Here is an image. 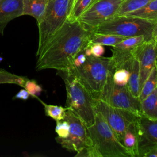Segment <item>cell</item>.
<instances>
[{
  "label": "cell",
  "mask_w": 157,
  "mask_h": 157,
  "mask_svg": "<svg viewBox=\"0 0 157 157\" xmlns=\"http://www.w3.org/2000/svg\"><path fill=\"white\" fill-rule=\"evenodd\" d=\"M92 33L78 20L66 21L38 55L36 69L67 72L76 56L90 44Z\"/></svg>",
  "instance_id": "1"
},
{
  "label": "cell",
  "mask_w": 157,
  "mask_h": 157,
  "mask_svg": "<svg viewBox=\"0 0 157 157\" xmlns=\"http://www.w3.org/2000/svg\"><path fill=\"white\" fill-rule=\"evenodd\" d=\"M110 57L86 56L85 62L79 67H71L66 75L77 78L90 93L94 99H98L109 75L113 72Z\"/></svg>",
  "instance_id": "2"
},
{
  "label": "cell",
  "mask_w": 157,
  "mask_h": 157,
  "mask_svg": "<svg viewBox=\"0 0 157 157\" xmlns=\"http://www.w3.org/2000/svg\"><path fill=\"white\" fill-rule=\"evenodd\" d=\"M93 32L126 37L144 36L147 40L157 39V22L127 15L115 16L101 23Z\"/></svg>",
  "instance_id": "3"
},
{
  "label": "cell",
  "mask_w": 157,
  "mask_h": 157,
  "mask_svg": "<svg viewBox=\"0 0 157 157\" xmlns=\"http://www.w3.org/2000/svg\"><path fill=\"white\" fill-rule=\"evenodd\" d=\"M66 90L65 107L78 116L86 127L94 124L96 116L95 99L74 76L64 74Z\"/></svg>",
  "instance_id": "4"
},
{
  "label": "cell",
  "mask_w": 157,
  "mask_h": 157,
  "mask_svg": "<svg viewBox=\"0 0 157 157\" xmlns=\"http://www.w3.org/2000/svg\"><path fill=\"white\" fill-rule=\"evenodd\" d=\"M87 129L101 157H132L99 112L96 111L94 123Z\"/></svg>",
  "instance_id": "5"
},
{
  "label": "cell",
  "mask_w": 157,
  "mask_h": 157,
  "mask_svg": "<svg viewBox=\"0 0 157 157\" xmlns=\"http://www.w3.org/2000/svg\"><path fill=\"white\" fill-rule=\"evenodd\" d=\"M72 3L73 0H48L45 12L37 23L39 43L36 56L67 21Z\"/></svg>",
  "instance_id": "6"
},
{
  "label": "cell",
  "mask_w": 157,
  "mask_h": 157,
  "mask_svg": "<svg viewBox=\"0 0 157 157\" xmlns=\"http://www.w3.org/2000/svg\"><path fill=\"white\" fill-rule=\"evenodd\" d=\"M112 74L113 73H111L109 75L98 99L115 108L129 111L138 117L142 116L138 98L131 94L127 85H115L112 80Z\"/></svg>",
  "instance_id": "7"
},
{
  "label": "cell",
  "mask_w": 157,
  "mask_h": 157,
  "mask_svg": "<svg viewBox=\"0 0 157 157\" xmlns=\"http://www.w3.org/2000/svg\"><path fill=\"white\" fill-rule=\"evenodd\" d=\"M64 120L69 124V132L66 138L55 137L62 147L71 151L78 152L82 149L93 146L87 127L74 112L67 110Z\"/></svg>",
  "instance_id": "8"
},
{
  "label": "cell",
  "mask_w": 157,
  "mask_h": 157,
  "mask_svg": "<svg viewBox=\"0 0 157 157\" xmlns=\"http://www.w3.org/2000/svg\"><path fill=\"white\" fill-rule=\"evenodd\" d=\"M123 0H94L78 18L85 28L92 31L94 28L114 17Z\"/></svg>",
  "instance_id": "9"
},
{
  "label": "cell",
  "mask_w": 157,
  "mask_h": 157,
  "mask_svg": "<svg viewBox=\"0 0 157 157\" xmlns=\"http://www.w3.org/2000/svg\"><path fill=\"white\" fill-rule=\"evenodd\" d=\"M96 110L104 117L118 140L122 143L124 132L131 122L138 116L123 109L115 108L100 99H95Z\"/></svg>",
  "instance_id": "10"
},
{
  "label": "cell",
  "mask_w": 157,
  "mask_h": 157,
  "mask_svg": "<svg viewBox=\"0 0 157 157\" xmlns=\"http://www.w3.org/2000/svg\"><path fill=\"white\" fill-rule=\"evenodd\" d=\"M135 124L137 136L138 157H144L150 150L157 148V120L140 116L136 119Z\"/></svg>",
  "instance_id": "11"
},
{
  "label": "cell",
  "mask_w": 157,
  "mask_h": 157,
  "mask_svg": "<svg viewBox=\"0 0 157 157\" xmlns=\"http://www.w3.org/2000/svg\"><path fill=\"white\" fill-rule=\"evenodd\" d=\"M145 41H148L144 36L126 37L112 47V55L110 57L113 71L119 68L129 70L135 48ZM114 72V71H113Z\"/></svg>",
  "instance_id": "12"
},
{
  "label": "cell",
  "mask_w": 157,
  "mask_h": 157,
  "mask_svg": "<svg viewBox=\"0 0 157 157\" xmlns=\"http://www.w3.org/2000/svg\"><path fill=\"white\" fill-rule=\"evenodd\" d=\"M156 43L157 39L145 41L138 45L133 52V56L139 64V92L150 72L156 66Z\"/></svg>",
  "instance_id": "13"
},
{
  "label": "cell",
  "mask_w": 157,
  "mask_h": 157,
  "mask_svg": "<svg viewBox=\"0 0 157 157\" xmlns=\"http://www.w3.org/2000/svg\"><path fill=\"white\" fill-rule=\"evenodd\" d=\"M23 0H0V34L11 20L23 15Z\"/></svg>",
  "instance_id": "14"
},
{
  "label": "cell",
  "mask_w": 157,
  "mask_h": 157,
  "mask_svg": "<svg viewBox=\"0 0 157 157\" xmlns=\"http://www.w3.org/2000/svg\"><path fill=\"white\" fill-rule=\"evenodd\" d=\"M48 0H23V15L34 17L37 23L42 18Z\"/></svg>",
  "instance_id": "15"
},
{
  "label": "cell",
  "mask_w": 157,
  "mask_h": 157,
  "mask_svg": "<svg viewBox=\"0 0 157 157\" xmlns=\"http://www.w3.org/2000/svg\"><path fill=\"white\" fill-rule=\"evenodd\" d=\"M142 116L157 120V88L140 102Z\"/></svg>",
  "instance_id": "16"
},
{
  "label": "cell",
  "mask_w": 157,
  "mask_h": 157,
  "mask_svg": "<svg viewBox=\"0 0 157 157\" xmlns=\"http://www.w3.org/2000/svg\"><path fill=\"white\" fill-rule=\"evenodd\" d=\"M135 121L131 122L128 126L122 140L123 145L128 150L132 157H138L137 136Z\"/></svg>",
  "instance_id": "17"
},
{
  "label": "cell",
  "mask_w": 157,
  "mask_h": 157,
  "mask_svg": "<svg viewBox=\"0 0 157 157\" xmlns=\"http://www.w3.org/2000/svg\"><path fill=\"white\" fill-rule=\"evenodd\" d=\"M124 15L157 22V0H152L144 6L128 12Z\"/></svg>",
  "instance_id": "18"
},
{
  "label": "cell",
  "mask_w": 157,
  "mask_h": 157,
  "mask_svg": "<svg viewBox=\"0 0 157 157\" xmlns=\"http://www.w3.org/2000/svg\"><path fill=\"white\" fill-rule=\"evenodd\" d=\"M130 75L127 84V87L131 94L138 98L139 94V62L134 58L129 67Z\"/></svg>",
  "instance_id": "19"
},
{
  "label": "cell",
  "mask_w": 157,
  "mask_h": 157,
  "mask_svg": "<svg viewBox=\"0 0 157 157\" xmlns=\"http://www.w3.org/2000/svg\"><path fill=\"white\" fill-rule=\"evenodd\" d=\"M157 67L154 66L148 76L144 81L140 90L138 99L140 102L148 96L156 87L157 85Z\"/></svg>",
  "instance_id": "20"
},
{
  "label": "cell",
  "mask_w": 157,
  "mask_h": 157,
  "mask_svg": "<svg viewBox=\"0 0 157 157\" xmlns=\"http://www.w3.org/2000/svg\"><path fill=\"white\" fill-rule=\"evenodd\" d=\"M126 38V37L120 36L109 34L96 33L93 32L90 40V44H99L102 45L112 47Z\"/></svg>",
  "instance_id": "21"
},
{
  "label": "cell",
  "mask_w": 157,
  "mask_h": 157,
  "mask_svg": "<svg viewBox=\"0 0 157 157\" xmlns=\"http://www.w3.org/2000/svg\"><path fill=\"white\" fill-rule=\"evenodd\" d=\"M94 1V0H76L72 4L67 21H74L77 20Z\"/></svg>",
  "instance_id": "22"
},
{
  "label": "cell",
  "mask_w": 157,
  "mask_h": 157,
  "mask_svg": "<svg viewBox=\"0 0 157 157\" xmlns=\"http://www.w3.org/2000/svg\"><path fill=\"white\" fill-rule=\"evenodd\" d=\"M151 1L152 0H123L115 16L123 15L134 11L147 4Z\"/></svg>",
  "instance_id": "23"
},
{
  "label": "cell",
  "mask_w": 157,
  "mask_h": 157,
  "mask_svg": "<svg viewBox=\"0 0 157 157\" xmlns=\"http://www.w3.org/2000/svg\"><path fill=\"white\" fill-rule=\"evenodd\" d=\"M39 100L44 105L45 113L47 116L50 117V118L56 121L64 120L66 115V112L67 110V109L66 107H63L60 105L47 104L41 100Z\"/></svg>",
  "instance_id": "24"
},
{
  "label": "cell",
  "mask_w": 157,
  "mask_h": 157,
  "mask_svg": "<svg viewBox=\"0 0 157 157\" xmlns=\"http://www.w3.org/2000/svg\"><path fill=\"white\" fill-rule=\"evenodd\" d=\"M27 79L28 78L26 77L17 75L7 72L4 69H0V84L12 83L23 88Z\"/></svg>",
  "instance_id": "25"
},
{
  "label": "cell",
  "mask_w": 157,
  "mask_h": 157,
  "mask_svg": "<svg viewBox=\"0 0 157 157\" xmlns=\"http://www.w3.org/2000/svg\"><path fill=\"white\" fill-rule=\"evenodd\" d=\"M130 75L129 70L126 68H119L114 71L112 74L113 83L118 86H126L128 84Z\"/></svg>",
  "instance_id": "26"
},
{
  "label": "cell",
  "mask_w": 157,
  "mask_h": 157,
  "mask_svg": "<svg viewBox=\"0 0 157 157\" xmlns=\"http://www.w3.org/2000/svg\"><path fill=\"white\" fill-rule=\"evenodd\" d=\"M23 88L28 92L30 96L36 98H38L37 96L40 95V93L43 91L42 86L36 80H29L28 78L25 82Z\"/></svg>",
  "instance_id": "27"
},
{
  "label": "cell",
  "mask_w": 157,
  "mask_h": 157,
  "mask_svg": "<svg viewBox=\"0 0 157 157\" xmlns=\"http://www.w3.org/2000/svg\"><path fill=\"white\" fill-rule=\"evenodd\" d=\"M55 127V132L59 138H66L69 132V124L65 120H58Z\"/></svg>",
  "instance_id": "28"
},
{
  "label": "cell",
  "mask_w": 157,
  "mask_h": 157,
  "mask_svg": "<svg viewBox=\"0 0 157 157\" xmlns=\"http://www.w3.org/2000/svg\"><path fill=\"white\" fill-rule=\"evenodd\" d=\"M75 157H101L99 153L96 150V148L93 147H86L80 151L77 152L75 155Z\"/></svg>",
  "instance_id": "29"
},
{
  "label": "cell",
  "mask_w": 157,
  "mask_h": 157,
  "mask_svg": "<svg viewBox=\"0 0 157 157\" xmlns=\"http://www.w3.org/2000/svg\"><path fill=\"white\" fill-rule=\"evenodd\" d=\"M92 56L95 57L102 56L105 52L104 45L99 44H90Z\"/></svg>",
  "instance_id": "30"
},
{
  "label": "cell",
  "mask_w": 157,
  "mask_h": 157,
  "mask_svg": "<svg viewBox=\"0 0 157 157\" xmlns=\"http://www.w3.org/2000/svg\"><path fill=\"white\" fill-rule=\"evenodd\" d=\"M86 59V56L84 54L83 52L79 53L73 61L72 67H79L82 65Z\"/></svg>",
  "instance_id": "31"
},
{
  "label": "cell",
  "mask_w": 157,
  "mask_h": 157,
  "mask_svg": "<svg viewBox=\"0 0 157 157\" xmlns=\"http://www.w3.org/2000/svg\"><path fill=\"white\" fill-rule=\"evenodd\" d=\"M29 94L28 92L25 89L20 90L13 97V99H19L22 100H27L29 97Z\"/></svg>",
  "instance_id": "32"
},
{
  "label": "cell",
  "mask_w": 157,
  "mask_h": 157,
  "mask_svg": "<svg viewBox=\"0 0 157 157\" xmlns=\"http://www.w3.org/2000/svg\"><path fill=\"white\" fill-rule=\"evenodd\" d=\"M144 157H157V148H155L147 152Z\"/></svg>",
  "instance_id": "33"
},
{
  "label": "cell",
  "mask_w": 157,
  "mask_h": 157,
  "mask_svg": "<svg viewBox=\"0 0 157 157\" xmlns=\"http://www.w3.org/2000/svg\"><path fill=\"white\" fill-rule=\"evenodd\" d=\"M3 60V58H2L1 56H0V63Z\"/></svg>",
  "instance_id": "34"
},
{
  "label": "cell",
  "mask_w": 157,
  "mask_h": 157,
  "mask_svg": "<svg viewBox=\"0 0 157 157\" xmlns=\"http://www.w3.org/2000/svg\"><path fill=\"white\" fill-rule=\"evenodd\" d=\"M75 1H76V0H73V3H74V2ZM73 3H72V4H73Z\"/></svg>",
  "instance_id": "35"
}]
</instances>
